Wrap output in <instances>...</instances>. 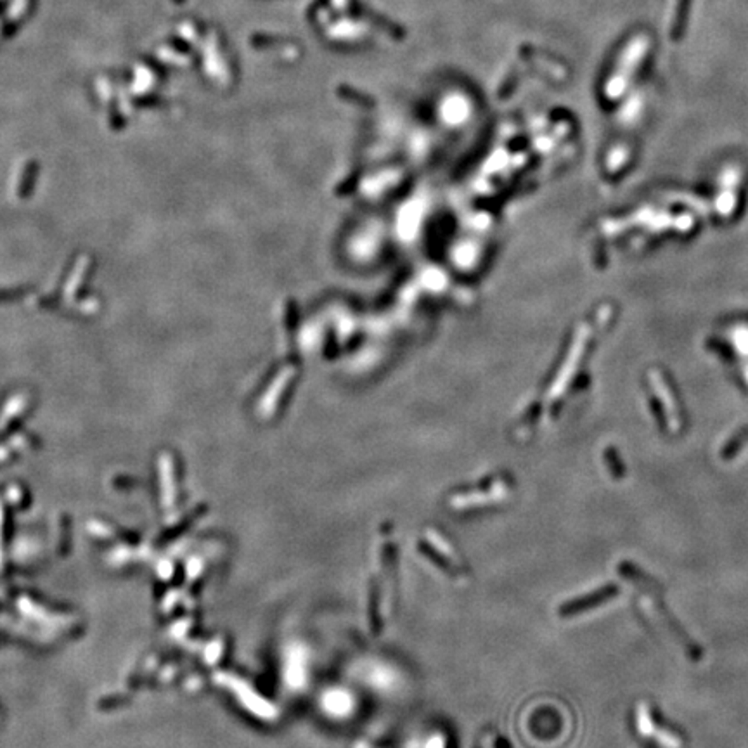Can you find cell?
Here are the masks:
<instances>
[{"instance_id":"3","label":"cell","mask_w":748,"mask_h":748,"mask_svg":"<svg viewBox=\"0 0 748 748\" xmlns=\"http://www.w3.org/2000/svg\"><path fill=\"white\" fill-rule=\"evenodd\" d=\"M305 654L301 648H293L287 653V665H286V674H287V682L291 686H300L303 682L305 677Z\"/></svg>"},{"instance_id":"2","label":"cell","mask_w":748,"mask_h":748,"mask_svg":"<svg viewBox=\"0 0 748 748\" xmlns=\"http://www.w3.org/2000/svg\"><path fill=\"white\" fill-rule=\"evenodd\" d=\"M615 592H616V587H613V585H606V587H603L601 591L589 594V598L575 599V601L567 603V605L561 606L560 613L563 616H568V615H575V613L585 612V609H587L589 606L601 605V603H605L606 599L613 598L612 594H615Z\"/></svg>"},{"instance_id":"1","label":"cell","mask_w":748,"mask_h":748,"mask_svg":"<svg viewBox=\"0 0 748 748\" xmlns=\"http://www.w3.org/2000/svg\"><path fill=\"white\" fill-rule=\"evenodd\" d=\"M419 551L425 553V556H428L436 567H440L442 570H445L447 573L454 575V577H459L461 575V564L459 560L454 556L452 549L447 546V542L443 539H440L435 532H428L426 539H421L419 542Z\"/></svg>"},{"instance_id":"4","label":"cell","mask_w":748,"mask_h":748,"mask_svg":"<svg viewBox=\"0 0 748 748\" xmlns=\"http://www.w3.org/2000/svg\"><path fill=\"white\" fill-rule=\"evenodd\" d=\"M326 709L329 710L335 715H343L350 710L352 702H350V696L343 691H329L324 698Z\"/></svg>"}]
</instances>
